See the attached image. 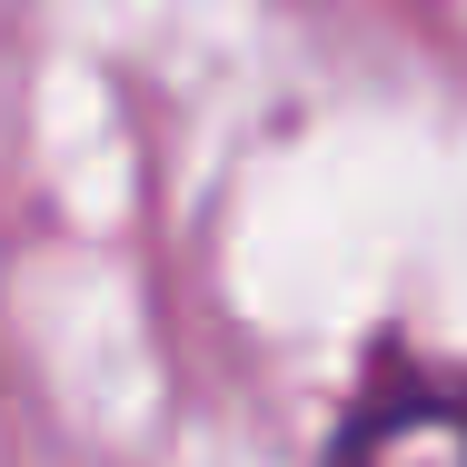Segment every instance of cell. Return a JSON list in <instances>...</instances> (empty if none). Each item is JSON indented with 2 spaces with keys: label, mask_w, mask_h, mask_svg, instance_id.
<instances>
[{
  "label": "cell",
  "mask_w": 467,
  "mask_h": 467,
  "mask_svg": "<svg viewBox=\"0 0 467 467\" xmlns=\"http://www.w3.org/2000/svg\"><path fill=\"white\" fill-rule=\"evenodd\" d=\"M328 467H467V388L438 378H388L348 418Z\"/></svg>",
  "instance_id": "6da1fadb"
}]
</instances>
